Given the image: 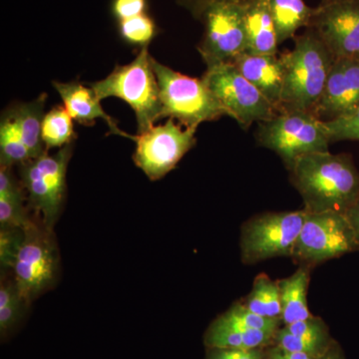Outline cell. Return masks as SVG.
<instances>
[{
    "label": "cell",
    "mask_w": 359,
    "mask_h": 359,
    "mask_svg": "<svg viewBox=\"0 0 359 359\" xmlns=\"http://www.w3.org/2000/svg\"><path fill=\"white\" fill-rule=\"evenodd\" d=\"M292 185L308 212L346 215L359 198V171L348 154L302 156L289 168Z\"/></svg>",
    "instance_id": "obj_1"
},
{
    "label": "cell",
    "mask_w": 359,
    "mask_h": 359,
    "mask_svg": "<svg viewBox=\"0 0 359 359\" xmlns=\"http://www.w3.org/2000/svg\"><path fill=\"white\" fill-rule=\"evenodd\" d=\"M292 50L280 54L283 84L280 111H311L320 102L335 58L313 28L294 39Z\"/></svg>",
    "instance_id": "obj_2"
},
{
    "label": "cell",
    "mask_w": 359,
    "mask_h": 359,
    "mask_svg": "<svg viewBox=\"0 0 359 359\" xmlns=\"http://www.w3.org/2000/svg\"><path fill=\"white\" fill-rule=\"evenodd\" d=\"M148 47H142L129 65L115 66L107 77L91 84L101 101L116 97L128 104L136 115L138 134L147 131L164 118L159 85Z\"/></svg>",
    "instance_id": "obj_3"
},
{
    "label": "cell",
    "mask_w": 359,
    "mask_h": 359,
    "mask_svg": "<svg viewBox=\"0 0 359 359\" xmlns=\"http://www.w3.org/2000/svg\"><path fill=\"white\" fill-rule=\"evenodd\" d=\"M257 143L275 152L287 169L302 157L330 151L325 123L311 111H283L271 119L257 123Z\"/></svg>",
    "instance_id": "obj_4"
},
{
    "label": "cell",
    "mask_w": 359,
    "mask_h": 359,
    "mask_svg": "<svg viewBox=\"0 0 359 359\" xmlns=\"http://www.w3.org/2000/svg\"><path fill=\"white\" fill-rule=\"evenodd\" d=\"M162 102L163 117L173 118L186 128L226 115L203 78L187 76L151 59Z\"/></svg>",
    "instance_id": "obj_5"
},
{
    "label": "cell",
    "mask_w": 359,
    "mask_h": 359,
    "mask_svg": "<svg viewBox=\"0 0 359 359\" xmlns=\"http://www.w3.org/2000/svg\"><path fill=\"white\" fill-rule=\"evenodd\" d=\"M74 142L54 154L48 151L20 165V183L33 210L41 215L43 224L52 230L60 214L66 191V173Z\"/></svg>",
    "instance_id": "obj_6"
},
{
    "label": "cell",
    "mask_w": 359,
    "mask_h": 359,
    "mask_svg": "<svg viewBox=\"0 0 359 359\" xmlns=\"http://www.w3.org/2000/svg\"><path fill=\"white\" fill-rule=\"evenodd\" d=\"M308 212H266L244 224L241 233L243 263L254 264L278 257H292Z\"/></svg>",
    "instance_id": "obj_7"
},
{
    "label": "cell",
    "mask_w": 359,
    "mask_h": 359,
    "mask_svg": "<svg viewBox=\"0 0 359 359\" xmlns=\"http://www.w3.org/2000/svg\"><path fill=\"white\" fill-rule=\"evenodd\" d=\"M14 283L26 306L46 292L55 280L58 252L51 230L32 221L14 261Z\"/></svg>",
    "instance_id": "obj_8"
},
{
    "label": "cell",
    "mask_w": 359,
    "mask_h": 359,
    "mask_svg": "<svg viewBox=\"0 0 359 359\" xmlns=\"http://www.w3.org/2000/svg\"><path fill=\"white\" fill-rule=\"evenodd\" d=\"M203 80L226 114L244 129H249L254 123L271 119L278 113L262 92L231 63L205 69Z\"/></svg>",
    "instance_id": "obj_9"
},
{
    "label": "cell",
    "mask_w": 359,
    "mask_h": 359,
    "mask_svg": "<svg viewBox=\"0 0 359 359\" xmlns=\"http://www.w3.org/2000/svg\"><path fill=\"white\" fill-rule=\"evenodd\" d=\"M358 250L346 215L308 212L292 257L304 266L318 264Z\"/></svg>",
    "instance_id": "obj_10"
},
{
    "label": "cell",
    "mask_w": 359,
    "mask_h": 359,
    "mask_svg": "<svg viewBox=\"0 0 359 359\" xmlns=\"http://www.w3.org/2000/svg\"><path fill=\"white\" fill-rule=\"evenodd\" d=\"M204 36L198 45L207 69L233 63L248 50L242 0L212 4L202 18Z\"/></svg>",
    "instance_id": "obj_11"
},
{
    "label": "cell",
    "mask_w": 359,
    "mask_h": 359,
    "mask_svg": "<svg viewBox=\"0 0 359 359\" xmlns=\"http://www.w3.org/2000/svg\"><path fill=\"white\" fill-rule=\"evenodd\" d=\"M183 127L168 118L164 124L154 125L135 136V164L151 181L166 176L195 146L197 129Z\"/></svg>",
    "instance_id": "obj_12"
},
{
    "label": "cell",
    "mask_w": 359,
    "mask_h": 359,
    "mask_svg": "<svg viewBox=\"0 0 359 359\" xmlns=\"http://www.w3.org/2000/svg\"><path fill=\"white\" fill-rule=\"evenodd\" d=\"M309 28L335 58H355L359 53V0H323Z\"/></svg>",
    "instance_id": "obj_13"
},
{
    "label": "cell",
    "mask_w": 359,
    "mask_h": 359,
    "mask_svg": "<svg viewBox=\"0 0 359 359\" xmlns=\"http://www.w3.org/2000/svg\"><path fill=\"white\" fill-rule=\"evenodd\" d=\"M359 108V60L337 58L328 75L325 91L313 113L327 122Z\"/></svg>",
    "instance_id": "obj_14"
},
{
    "label": "cell",
    "mask_w": 359,
    "mask_h": 359,
    "mask_svg": "<svg viewBox=\"0 0 359 359\" xmlns=\"http://www.w3.org/2000/svg\"><path fill=\"white\" fill-rule=\"evenodd\" d=\"M54 88L58 92L62 99L63 106L69 113L73 120L79 124L92 126L96 120L102 119L110 129V133L125 137L133 140L135 136L123 132L118 127L117 122L104 111L101 106V100L97 97L94 90L84 86L78 80L62 83V82H52Z\"/></svg>",
    "instance_id": "obj_15"
},
{
    "label": "cell",
    "mask_w": 359,
    "mask_h": 359,
    "mask_svg": "<svg viewBox=\"0 0 359 359\" xmlns=\"http://www.w3.org/2000/svg\"><path fill=\"white\" fill-rule=\"evenodd\" d=\"M231 65L262 92L278 113L283 84V63L280 54L257 55L244 53L236 58Z\"/></svg>",
    "instance_id": "obj_16"
},
{
    "label": "cell",
    "mask_w": 359,
    "mask_h": 359,
    "mask_svg": "<svg viewBox=\"0 0 359 359\" xmlns=\"http://www.w3.org/2000/svg\"><path fill=\"white\" fill-rule=\"evenodd\" d=\"M248 50L257 55L278 54V36L269 0H242Z\"/></svg>",
    "instance_id": "obj_17"
},
{
    "label": "cell",
    "mask_w": 359,
    "mask_h": 359,
    "mask_svg": "<svg viewBox=\"0 0 359 359\" xmlns=\"http://www.w3.org/2000/svg\"><path fill=\"white\" fill-rule=\"evenodd\" d=\"M276 332L249 330L224 320L219 316L204 335L205 347L218 348L252 349L269 346L275 340Z\"/></svg>",
    "instance_id": "obj_18"
},
{
    "label": "cell",
    "mask_w": 359,
    "mask_h": 359,
    "mask_svg": "<svg viewBox=\"0 0 359 359\" xmlns=\"http://www.w3.org/2000/svg\"><path fill=\"white\" fill-rule=\"evenodd\" d=\"M46 100L47 94L43 93L30 102L11 104L6 109L13 120L21 140L29 151L32 159L47 151L42 140Z\"/></svg>",
    "instance_id": "obj_19"
},
{
    "label": "cell",
    "mask_w": 359,
    "mask_h": 359,
    "mask_svg": "<svg viewBox=\"0 0 359 359\" xmlns=\"http://www.w3.org/2000/svg\"><path fill=\"white\" fill-rule=\"evenodd\" d=\"M282 302V320L285 325L308 320L313 316L308 306L309 269L302 266L289 276L278 280Z\"/></svg>",
    "instance_id": "obj_20"
},
{
    "label": "cell",
    "mask_w": 359,
    "mask_h": 359,
    "mask_svg": "<svg viewBox=\"0 0 359 359\" xmlns=\"http://www.w3.org/2000/svg\"><path fill=\"white\" fill-rule=\"evenodd\" d=\"M32 221L25 207V189L11 167L0 166V226L25 229Z\"/></svg>",
    "instance_id": "obj_21"
},
{
    "label": "cell",
    "mask_w": 359,
    "mask_h": 359,
    "mask_svg": "<svg viewBox=\"0 0 359 359\" xmlns=\"http://www.w3.org/2000/svg\"><path fill=\"white\" fill-rule=\"evenodd\" d=\"M269 4L280 45L294 39L297 30L308 28L316 11L304 0H269Z\"/></svg>",
    "instance_id": "obj_22"
},
{
    "label": "cell",
    "mask_w": 359,
    "mask_h": 359,
    "mask_svg": "<svg viewBox=\"0 0 359 359\" xmlns=\"http://www.w3.org/2000/svg\"><path fill=\"white\" fill-rule=\"evenodd\" d=\"M244 304L250 311L259 316L280 320L282 302L278 280H271L264 273L257 276L255 278L252 292L248 295Z\"/></svg>",
    "instance_id": "obj_23"
},
{
    "label": "cell",
    "mask_w": 359,
    "mask_h": 359,
    "mask_svg": "<svg viewBox=\"0 0 359 359\" xmlns=\"http://www.w3.org/2000/svg\"><path fill=\"white\" fill-rule=\"evenodd\" d=\"M76 134L73 127V119L65 106H56L45 114L42 126V140L47 151L63 148L73 143Z\"/></svg>",
    "instance_id": "obj_24"
},
{
    "label": "cell",
    "mask_w": 359,
    "mask_h": 359,
    "mask_svg": "<svg viewBox=\"0 0 359 359\" xmlns=\"http://www.w3.org/2000/svg\"><path fill=\"white\" fill-rule=\"evenodd\" d=\"M32 159V155L21 140L13 120L4 110L0 120V166H20Z\"/></svg>",
    "instance_id": "obj_25"
},
{
    "label": "cell",
    "mask_w": 359,
    "mask_h": 359,
    "mask_svg": "<svg viewBox=\"0 0 359 359\" xmlns=\"http://www.w3.org/2000/svg\"><path fill=\"white\" fill-rule=\"evenodd\" d=\"M26 304L21 299L15 283L4 282L0 285V334L6 337L20 323Z\"/></svg>",
    "instance_id": "obj_26"
},
{
    "label": "cell",
    "mask_w": 359,
    "mask_h": 359,
    "mask_svg": "<svg viewBox=\"0 0 359 359\" xmlns=\"http://www.w3.org/2000/svg\"><path fill=\"white\" fill-rule=\"evenodd\" d=\"M222 316L228 321L249 328V330H266L276 332L278 330L280 320L264 318L259 314L252 313L242 302H236Z\"/></svg>",
    "instance_id": "obj_27"
},
{
    "label": "cell",
    "mask_w": 359,
    "mask_h": 359,
    "mask_svg": "<svg viewBox=\"0 0 359 359\" xmlns=\"http://www.w3.org/2000/svg\"><path fill=\"white\" fill-rule=\"evenodd\" d=\"M119 22L120 34L129 43L147 46L155 37V22L145 13Z\"/></svg>",
    "instance_id": "obj_28"
},
{
    "label": "cell",
    "mask_w": 359,
    "mask_h": 359,
    "mask_svg": "<svg viewBox=\"0 0 359 359\" xmlns=\"http://www.w3.org/2000/svg\"><path fill=\"white\" fill-rule=\"evenodd\" d=\"M276 346L285 351H294V353H302L320 358L323 354L327 353V349L332 346V342H323L320 340L306 339L295 337L290 334L285 327L278 328L275 335Z\"/></svg>",
    "instance_id": "obj_29"
},
{
    "label": "cell",
    "mask_w": 359,
    "mask_h": 359,
    "mask_svg": "<svg viewBox=\"0 0 359 359\" xmlns=\"http://www.w3.org/2000/svg\"><path fill=\"white\" fill-rule=\"evenodd\" d=\"M330 143L339 141H359V108L332 121L323 122Z\"/></svg>",
    "instance_id": "obj_30"
},
{
    "label": "cell",
    "mask_w": 359,
    "mask_h": 359,
    "mask_svg": "<svg viewBox=\"0 0 359 359\" xmlns=\"http://www.w3.org/2000/svg\"><path fill=\"white\" fill-rule=\"evenodd\" d=\"M285 328L290 334L302 339L320 340L323 342H332L334 340L330 337V330L325 321L316 316L297 321L292 325H285Z\"/></svg>",
    "instance_id": "obj_31"
},
{
    "label": "cell",
    "mask_w": 359,
    "mask_h": 359,
    "mask_svg": "<svg viewBox=\"0 0 359 359\" xmlns=\"http://www.w3.org/2000/svg\"><path fill=\"white\" fill-rule=\"evenodd\" d=\"M23 237H25V229L1 228V231H0V264H1L2 268L13 269Z\"/></svg>",
    "instance_id": "obj_32"
},
{
    "label": "cell",
    "mask_w": 359,
    "mask_h": 359,
    "mask_svg": "<svg viewBox=\"0 0 359 359\" xmlns=\"http://www.w3.org/2000/svg\"><path fill=\"white\" fill-rule=\"evenodd\" d=\"M205 359H266L264 347L252 349L207 347Z\"/></svg>",
    "instance_id": "obj_33"
},
{
    "label": "cell",
    "mask_w": 359,
    "mask_h": 359,
    "mask_svg": "<svg viewBox=\"0 0 359 359\" xmlns=\"http://www.w3.org/2000/svg\"><path fill=\"white\" fill-rule=\"evenodd\" d=\"M146 0H114L113 13L118 20H129L145 13Z\"/></svg>",
    "instance_id": "obj_34"
},
{
    "label": "cell",
    "mask_w": 359,
    "mask_h": 359,
    "mask_svg": "<svg viewBox=\"0 0 359 359\" xmlns=\"http://www.w3.org/2000/svg\"><path fill=\"white\" fill-rule=\"evenodd\" d=\"M223 1H238V0H176L179 6L183 7L195 20L199 21H202L203 15L210 6Z\"/></svg>",
    "instance_id": "obj_35"
},
{
    "label": "cell",
    "mask_w": 359,
    "mask_h": 359,
    "mask_svg": "<svg viewBox=\"0 0 359 359\" xmlns=\"http://www.w3.org/2000/svg\"><path fill=\"white\" fill-rule=\"evenodd\" d=\"M314 356L309 355V354L302 353H294V351H285L280 348V346H276L273 348L269 349L266 353V359H318Z\"/></svg>",
    "instance_id": "obj_36"
},
{
    "label": "cell",
    "mask_w": 359,
    "mask_h": 359,
    "mask_svg": "<svg viewBox=\"0 0 359 359\" xmlns=\"http://www.w3.org/2000/svg\"><path fill=\"white\" fill-rule=\"evenodd\" d=\"M346 218L353 228L354 237H355L356 244H358L359 250V198L355 204L346 212Z\"/></svg>",
    "instance_id": "obj_37"
},
{
    "label": "cell",
    "mask_w": 359,
    "mask_h": 359,
    "mask_svg": "<svg viewBox=\"0 0 359 359\" xmlns=\"http://www.w3.org/2000/svg\"><path fill=\"white\" fill-rule=\"evenodd\" d=\"M355 58H356V59H358V60H359V53H358V56H356V57H355Z\"/></svg>",
    "instance_id": "obj_38"
}]
</instances>
